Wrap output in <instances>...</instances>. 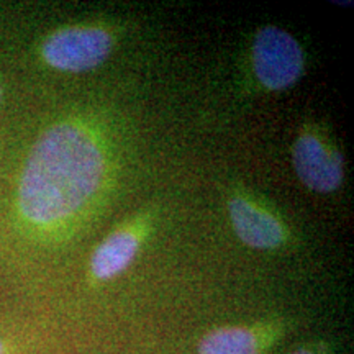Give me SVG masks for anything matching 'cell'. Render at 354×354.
<instances>
[{
	"label": "cell",
	"instance_id": "1",
	"mask_svg": "<svg viewBox=\"0 0 354 354\" xmlns=\"http://www.w3.org/2000/svg\"><path fill=\"white\" fill-rule=\"evenodd\" d=\"M115 156L99 123L69 117L48 128L21 171L17 210L26 228L59 236L84 223L112 187Z\"/></svg>",
	"mask_w": 354,
	"mask_h": 354
},
{
	"label": "cell",
	"instance_id": "2",
	"mask_svg": "<svg viewBox=\"0 0 354 354\" xmlns=\"http://www.w3.org/2000/svg\"><path fill=\"white\" fill-rule=\"evenodd\" d=\"M292 166L305 189L323 196L336 192L346 177L342 149L313 122L300 127L292 145Z\"/></svg>",
	"mask_w": 354,
	"mask_h": 354
},
{
	"label": "cell",
	"instance_id": "3",
	"mask_svg": "<svg viewBox=\"0 0 354 354\" xmlns=\"http://www.w3.org/2000/svg\"><path fill=\"white\" fill-rule=\"evenodd\" d=\"M305 51L294 35L276 25L261 26L251 44L256 81L269 92L294 87L305 73Z\"/></svg>",
	"mask_w": 354,
	"mask_h": 354
},
{
	"label": "cell",
	"instance_id": "4",
	"mask_svg": "<svg viewBox=\"0 0 354 354\" xmlns=\"http://www.w3.org/2000/svg\"><path fill=\"white\" fill-rule=\"evenodd\" d=\"M115 38L100 25H74L57 30L44 39V63L63 73H88L112 55Z\"/></svg>",
	"mask_w": 354,
	"mask_h": 354
},
{
	"label": "cell",
	"instance_id": "5",
	"mask_svg": "<svg viewBox=\"0 0 354 354\" xmlns=\"http://www.w3.org/2000/svg\"><path fill=\"white\" fill-rule=\"evenodd\" d=\"M230 223L243 245L258 251H276L290 241L286 220L246 189H234L227 201Z\"/></svg>",
	"mask_w": 354,
	"mask_h": 354
},
{
	"label": "cell",
	"instance_id": "6",
	"mask_svg": "<svg viewBox=\"0 0 354 354\" xmlns=\"http://www.w3.org/2000/svg\"><path fill=\"white\" fill-rule=\"evenodd\" d=\"M154 218L151 210L141 212L97 245L91 258V276L95 282L112 281L130 268L151 233Z\"/></svg>",
	"mask_w": 354,
	"mask_h": 354
},
{
	"label": "cell",
	"instance_id": "7",
	"mask_svg": "<svg viewBox=\"0 0 354 354\" xmlns=\"http://www.w3.org/2000/svg\"><path fill=\"white\" fill-rule=\"evenodd\" d=\"M286 333L284 320L218 326L202 336L197 354H266Z\"/></svg>",
	"mask_w": 354,
	"mask_h": 354
},
{
	"label": "cell",
	"instance_id": "8",
	"mask_svg": "<svg viewBox=\"0 0 354 354\" xmlns=\"http://www.w3.org/2000/svg\"><path fill=\"white\" fill-rule=\"evenodd\" d=\"M289 354H331L328 344L325 343H312V344H304Z\"/></svg>",
	"mask_w": 354,
	"mask_h": 354
},
{
	"label": "cell",
	"instance_id": "9",
	"mask_svg": "<svg viewBox=\"0 0 354 354\" xmlns=\"http://www.w3.org/2000/svg\"><path fill=\"white\" fill-rule=\"evenodd\" d=\"M0 354H3V344L0 342Z\"/></svg>",
	"mask_w": 354,
	"mask_h": 354
}]
</instances>
